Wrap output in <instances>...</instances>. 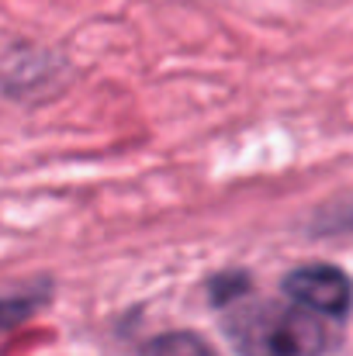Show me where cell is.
Masks as SVG:
<instances>
[{"mask_svg": "<svg viewBox=\"0 0 353 356\" xmlns=\"http://www.w3.org/2000/svg\"><path fill=\"white\" fill-rule=\"evenodd\" d=\"M226 336L239 356H322L329 332L319 315L295 301L253 298L226 315Z\"/></svg>", "mask_w": 353, "mask_h": 356, "instance_id": "cell-1", "label": "cell"}, {"mask_svg": "<svg viewBox=\"0 0 353 356\" xmlns=\"http://www.w3.org/2000/svg\"><path fill=\"white\" fill-rule=\"evenodd\" d=\"M284 294L301 305L305 312L319 315V318H340L347 315L353 305V284L340 266L329 263H308V266H295L284 277Z\"/></svg>", "mask_w": 353, "mask_h": 356, "instance_id": "cell-2", "label": "cell"}, {"mask_svg": "<svg viewBox=\"0 0 353 356\" xmlns=\"http://www.w3.org/2000/svg\"><path fill=\"white\" fill-rule=\"evenodd\" d=\"M142 356H215V350L194 332H166L142 346Z\"/></svg>", "mask_w": 353, "mask_h": 356, "instance_id": "cell-3", "label": "cell"}]
</instances>
